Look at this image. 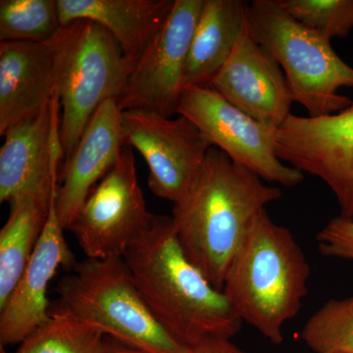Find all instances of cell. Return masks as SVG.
Here are the masks:
<instances>
[{
  "instance_id": "4fadbf2b",
  "label": "cell",
  "mask_w": 353,
  "mask_h": 353,
  "mask_svg": "<svg viewBox=\"0 0 353 353\" xmlns=\"http://www.w3.org/2000/svg\"><path fill=\"white\" fill-rule=\"evenodd\" d=\"M55 194L36 250L13 292L0 307V347L20 345L48 319L50 283L60 268L73 270L77 263L58 219Z\"/></svg>"
},
{
  "instance_id": "6da1fadb",
  "label": "cell",
  "mask_w": 353,
  "mask_h": 353,
  "mask_svg": "<svg viewBox=\"0 0 353 353\" xmlns=\"http://www.w3.org/2000/svg\"><path fill=\"white\" fill-rule=\"evenodd\" d=\"M282 197L276 185L211 148L189 192L172 209L188 259L222 290L230 265L254 218Z\"/></svg>"
},
{
  "instance_id": "7c38bea8",
  "label": "cell",
  "mask_w": 353,
  "mask_h": 353,
  "mask_svg": "<svg viewBox=\"0 0 353 353\" xmlns=\"http://www.w3.org/2000/svg\"><path fill=\"white\" fill-rule=\"evenodd\" d=\"M61 105L57 94L39 112L16 123L0 148V202L34 194L51 199L64 162L60 139ZM63 164V163H62Z\"/></svg>"
},
{
  "instance_id": "277c9868",
  "label": "cell",
  "mask_w": 353,
  "mask_h": 353,
  "mask_svg": "<svg viewBox=\"0 0 353 353\" xmlns=\"http://www.w3.org/2000/svg\"><path fill=\"white\" fill-rule=\"evenodd\" d=\"M48 44L53 88L61 105L60 139L66 162L95 111L109 99L118 101L134 64L112 34L92 20L62 25Z\"/></svg>"
},
{
  "instance_id": "9a60e30c",
  "label": "cell",
  "mask_w": 353,
  "mask_h": 353,
  "mask_svg": "<svg viewBox=\"0 0 353 353\" xmlns=\"http://www.w3.org/2000/svg\"><path fill=\"white\" fill-rule=\"evenodd\" d=\"M121 117L117 101L102 103L73 154L62 165L55 208L65 230L71 226L90 192L110 171L126 145Z\"/></svg>"
},
{
  "instance_id": "30bf717a",
  "label": "cell",
  "mask_w": 353,
  "mask_h": 353,
  "mask_svg": "<svg viewBox=\"0 0 353 353\" xmlns=\"http://www.w3.org/2000/svg\"><path fill=\"white\" fill-rule=\"evenodd\" d=\"M203 0H175L163 27L148 44L118 99L121 111L178 114L183 69Z\"/></svg>"
},
{
  "instance_id": "8992f818",
  "label": "cell",
  "mask_w": 353,
  "mask_h": 353,
  "mask_svg": "<svg viewBox=\"0 0 353 353\" xmlns=\"http://www.w3.org/2000/svg\"><path fill=\"white\" fill-rule=\"evenodd\" d=\"M58 283L59 305L128 347L146 353H189L157 321L123 257L85 259Z\"/></svg>"
},
{
  "instance_id": "44dd1931",
  "label": "cell",
  "mask_w": 353,
  "mask_h": 353,
  "mask_svg": "<svg viewBox=\"0 0 353 353\" xmlns=\"http://www.w3.org/2000/svg\"><path fill=\"white\" fill-rule=\"evenodd\" d=\"M60 28L57 0L0 1V43H46Z\"/></svg>"
},
{
  "instance_id": "ba28073f",
  "label": "cell",
  "mask_w": 353,
  "mask_h": 353,
  "mask_svg": "<svg viewBox=\"0 0 353 353\" xmlns=\"http://www.w3.org/2000/svg\"><path fill=\"white\" fill-rule=\"evenodd\" d=\"M179 115L192 121L211 145L266 182L296 187L304 174L287 166L276 152L278 129L262 124L210 88L183 90Z\"/></svg>"
},
{
  "instance_id": "7402d4cb",
  "label": "cell",
  "mask_w": 353,
  "mask_h": 353,
  "mask_svg": "<svg viewBox=\"0 0 353 353\" xmlns=\"http://www.w3.org/2000/svg\"><path fill=\"white\" fill-rule=\"evenodd\" d=\"M301 336L316 353H353V296L324 303L305 323Z\"/></svg>"
},
{
  "instance_id": "4316f807",
  "label": "cell",
  "mask_w": 353,
  "mask_h": 353,
  "mask_svg": "<svg viewBox=\"0 0 353 353\" xmlns=\"http://www.w3.org/2000/svg\"><path fill=\"white\" fill-rule=\"evenodd\" d=\"M0 353H8V352H7L6 350H4L3 347H0Z\"/></svg>"
},
{
  "instance_id": "5bb4252c",
  "label": "cell",
  "mask_w": 353,
  "mask_h": 353,
  "mask_svg": "<svg viewBox=\"0 0 353 353\" xmlns=\"http://www.w3.org/2000/svg\"><path fill=\"white\" fill-rule=\"evenodd\" d=\"M209 88L267 126L279 129L292 114V99L284 72L246 31Z\"/></svg>"
},
{
  "instance_id": "ac0fdd59",
  "label": "cell",
  "mask_w": 353,
  "mask_h": 353,
  "mask_svg": "<svg viewBox=\"0 0 353 353\" xmlns=\"http://www.w3.org/2000/svg\"><path fill=\"white\" fill-rule=\"evenodd\" d=\"M248 2L203 0L183 69V90L209 88L246 31Z\"/></svg>"
},
{
  "instance_id": "d4e9b609",
  "label": "cell",
  "mask_w": 353,
  "mask_h": 353,
  "mask_svg": "<svg viewBox=\"0 0 353 353\" xmlns=\"http://www.w3.org/2000/svg\"><path fill=\"white\" fill-rule=\"evenodd\" d=\"M189 353H248L224 336H206L189 347Z\"/></svg>"
},
{
  "instance_id": "d6986e66",
  "label": "cell",
  "mask_w": 353,
  "mask_h": 353,
  "mask_svg": "<svg viewBox=\"0 0 353 353\" xmlns=\"http://www.w3.org/2000/svg\"><path fill=\"white\" fill-rule=\"evenodd\" d=\"M51 199L34 194L14 197L0 230V307L6 303L29 263L48 222Z\"/></svg>"
},
{
  "instance_id": "5b68a950",
  "label": "cell",
  "mask_w": 353,
  "mask_h": 353,
  "mask_svg": "<svg viewBox=\"0 0 353 353\" xmlns=\"http://www.w3.org/2000/svg\"><path fill=\"white\" fill-rule=\"evenodd\" d=\"M246 32L280 65L292 101L304 106L308 117L352 105L339 90L353 88L352 67L334 52L330 39L294 19L277 0L248 2Z\"/></svg>"
},
{
  "instance_id": "2e32d148",
  "label": "cell",
  "mask_w": 353,
  "mask_h": 353,
  "mask_svg": "<svg viewBox=\"0 0 353 353\" xmlns=\"http://www.w3.org/2000/svg\"><path fill=\"white\" fill-rule=\"evenodd\" d=\"M53 94V60L48 43H0V136L39 112Z\"/></svg>"
},
{
  "instance_id": "484cf974",
  "label": "cell",
  "mask_w": 353,
  "mask_h": 353,
  "mask_svg": "<svg viewBox=\"0 0 353 353\" xmlns=\"http://www.w3.org/2000/svg\"><path fill=\"white\" fill-rule=\"evenodd\" d=\"M103 353H146L137 348L128 347L126 345L114 340L110 336H106L105 347H104Z\"/></svg>"
},
{
  "instance_id": "603a6c76",
  "label": "cell",
  "mask_w": 353,
  "mask_h": 353,
  "mask_svg": "<svg viewBox=\"0 0 353 353\" xmlns=\"http://www.w3.org/2000/svg\"><path fill=\"white\" fill-rule=\"evenodd\" d=\"M299 23L332 41L353 29V0H277Z\"/></svg>"
},
{
  "instance_id": "ffe728a7",
  "label": "cell",
  "mask_w": 353,
  "mask_h": 353,
  "mask_svg": "<svg viewBox=\"0 0 353 353\" xmlns=\"http://www.w3.org/2000/svg\"><path fill=\"white\" fill-rule=\"evenodd\" d=\"M106 334L57 304L16 353H103Z\"/></svg>"
},
{
  "instance_id": "9c48e42d",
  "label": "cell",
  "mask_w": 353,
  "mask_h": 353,
  "mask_svg": "<svg viewBox=\"0 0 353 353\" xmlns=\"http://www.w3.org/2000/svg\"><path fill=\"white\" fill-rule=\"evenodd\" d=\"M125 145L136 148L150 169L148 188L155 196L176 203L201 172L210 141L188 118L176 119L131 109L122 111Z\"/></svg>"
},
{
  "instance_id": "8fae6325",
  "label": "cell",
  "mask_w": 353,
  "mask_h": 353,
  "mask_svg": "<svg viewBox=\"0 0 353 353\" xmlns=\"http://www.w3.org/2000/svg\"><path fill=\"white\" fill-rule=\"evenodd\" d=\"M276 152L283 162L326 183L341 216L353 219V103L325 117L290 114L278 129Z\"/></svg>"
},
{
  "instance_id": "cb8c5ba5",
  "label": "cell",
  "mask_w": 353,
  "mask_h": 353,
  "mask_svg": "<svg viewBox=\"0 0 353 353\" xmlns=\"http://www.w3.org/2000/svg\"><path fill=\"white\" fill-rule=\"evenodd\" d=\"M316 241L324 256L353 260V219L334 218L317 234Z\"/></svg>"
},
{
  "instance_id": "7a4b0ae2",
  "label": "cell",
  "mask_w": 353,
  "mask_h": 353,
  "mask_svg": "<svg viewBox=\"0 0 353 353\" xmlns=\"http://www.w3.org/2000/svg\"><path fill=\"white\" fill-rule=\"evenodd\" d=\"M123 259L153 317L179 343L190 347L206 336L232 339L241 331L243 322L188 259L169 216L154 215Z\"/></svg>"
},
{
  "instance_id": "52a82bcc",
  "label": "cell",
  "mask_w": 353,
  "mask_h": 353,
  "mask_svg": "<svg viewBox=\"0 0 353 353\" xmlns=\"http://www.w3.org/2000/svg\"><path fill=\"white\" fill-rule=\"evenodd\" d=\"M153 218L139 185L132 148L125 145L112 168L90 192L68 230L85 259L124 257Z\"/></svg>"
},
{
  "instance_id": "3957f363",
  "label": "cell",
  "mask_w": 353,
  "mask_h": 353,
  "mask_svg": "<svg viewBox=\"0 0 353 353\" xmlns=\"http://www.w3.org/2000/svg\"><path fill=\"white\" fill-rule=\"evenodd\" d=\"M311 268L289 228L266 209L252 221L230 265L222 292L241 321L281 345L284 327L301 311Z\"/></svg>"
},
{
  "instance_id": "e0dca14e",
  "label": "cell",
  "mask_w": 353,
  "mask_h": 353,
  "mask_svg": "<svg viewBox=\"0 0 353 353\" xmlns=\"http://www.w3.org/2000/svg\"><path fill=\"white\" fill-rule=\"evenodd\" d=\"M175 0H57L62 25L79 19L101 25L119 43L124 57L136 65L161 30Z\"/></svg>"
}]
</instances>
